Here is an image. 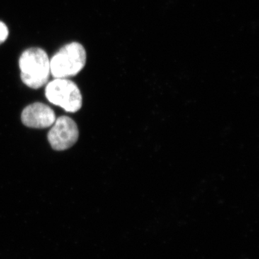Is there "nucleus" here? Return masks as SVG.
<instances>
[{"instance_id":"nucleus-1","label":"nucleus","mask_w":259,"mask_h":259,"mask_svg":"<svg viewBox=\"0 0 259 259\" xmlns=\"http://www.w3.org/2000/svg\"><path fill=\"white\" fill-rule=\"evenodd\" d=\"M19 67L22 81L32 89L44 86L51 74L50 59L40 48L32 47L24 51L19 59Z\"/></svg>"},{"instance_id":"nucleus-2","label":"nucleus","mask_w":259,"mask_h":259,"mask_svg":"<svg viewBox=\"0 0 259 259\" xmlns=\"http://www.w3.org/2000/svg\"><path fill=\"white\" fill-rule=\"evenodd\" d=\"M87 53L78 42L61 47L50 59L51 74L55 79H68L76 76L84 67Z\"/></svg>"},{"instance_id":"nucleus-3","label":"nucleus","mask_w":259,"mask_h":259,"mask_svg":"<svg viewBox=\"0 0 259 259\" xmlns=\"http://www.w3.org/2000/svg\"><path fill=\"white\" fill-rule=\"evenodd\" d=\"M46 97L51 103L69 112H77L82 106V96L77 85L68 79H55L46 88Z\"/></svg>"},{"instance_id":"nucleus-4","label":"nucleus","mask_w":259,"mask_h":259,"mask_svg":"<svg viewBox=\"0 0 259 259\" xmlns=\"http://www.w3.org/2000/svg\"><path fill=\"white\" fill-rule=\"evenodd\" d=\"M79 138V129L75 121L67 116L56 119L48 134L51 147L56 151H64L74 146Z\"/></svg>"},{"instance_id":"nucleus-5","label":"nucleus","mask_w":259,"mask_h":259,"mask_svg":"<svg viewBox=\"0 0 259 259\" xmlns=\"http://www.w3.org/2000/svg\"><path fill=\"white\" fill-rule=\"evenodd\" d=\"M24 125L32 128H47L56 120L55 112L50 107L40 102L31 104L24 109L21 115Z\"/></svg>"},{"instance_id":"nucleus-6","label":"nucleus","mask_w":259,"mask_h":259,"mask_svg":"<svg viewBox=\"0 0 259 259\" xmlns=\"http://www.w3.org/2000/svg\"><path fill=\"white\" fill-rule=\"evenodd\" d=\"M9 35V30L6 24L0 21V45L6 41Z\"/></svg>"}]
</instances>
